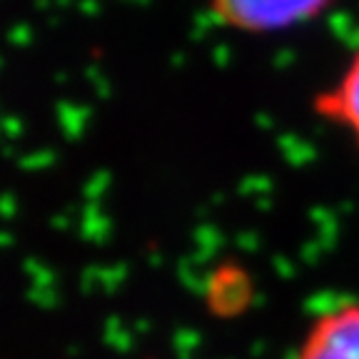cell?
Masks as SVG:
<instances>
[{"mask_svg":"<svg viewBox=\"0 0 359 359\" xmlns=\"http://www.w3.org/2000/svg\"><path fill=\"white\" fill-rule=\"evenodd\" d=\"M337 0H208L215 20L242 35H277L320 20Z\"/></svg>","mask_w":359,"mask_h":359,"instance_id":"cell-1","label":"cell"},{"mask_svg":"<svg viewBox=\"0 0 359 359\" xmlns=\"http://www.w3.org/2000/svg\"><path fill=\"white\" fill-rule=\"evenodd\" d=\"M292 359H359V299L317 314Z\"/></svg>","mask_w":359,"mask_h":359,"instance_id":"cell-2","label":"cell"},{"mask_svg":"<svg viewBox=\"0 0 359 359\" xmlns=\"http://www.w3.org/2000/svg\"><path fill=\"white\" fill-rule=\"evenodd\" d=\"M312 110L320 120L342 130L359 152V48L347 57L339 75L312 97Z\"/></svg>","mask_w":359,"mask_h":359,"instance_id":"cell-3","label":"cell"},{"mask_svg":"<svg viewBox=\"0 0 359 359\" xmlns=\"http://www.w3.org/2000/svg\"><path fill=\"white\" fill-rule=\"evenodd\" d=\"M208 299L215 312L222 317L242 312L250 302V280L240 277V272L227 275V269H219V275L210 285Z\"/></svg>","mask_w":359,"mask_h":359,"instance_id":"cell-4","label":"cell"}]
</instances>
